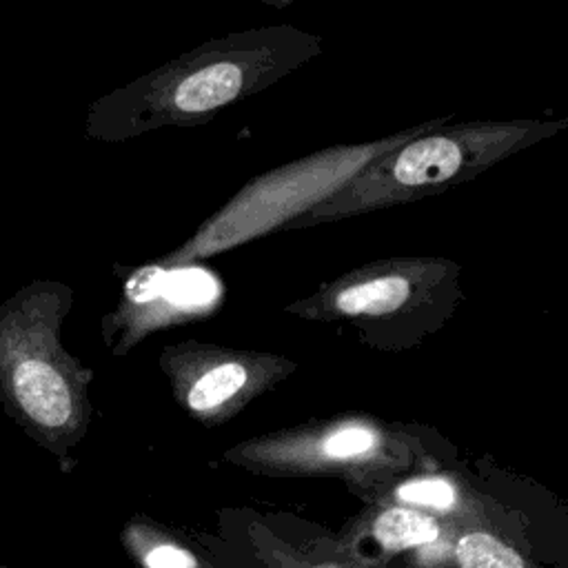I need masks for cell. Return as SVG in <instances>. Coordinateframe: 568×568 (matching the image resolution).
<instances>
[{
    "mask_svg": "<svg viewBox=\"0 0 568 568\" xmlns=\"http://www.w3.org/2000/svg\"><path fill=\"white\" fill-rule=\"evenodd\" d=\"M75 293L58 280H31L0 304V406L62 470L93 417V371L62 344Z\"/></svg>",
    "mask_w": 568,
    "mask_h": 568,
    "instance_id": "2",
    "label": "cell"
},
{
    "mask_svg": "<svg viewBox=\"0 0 568 568\" xmlns=\"http://www.w3.org/2000/svg\"><path fill=\"white\" fill-rule=\"evenodd\" d=\"M437 535H439V526L435 524V519L406 508H390L382 513L375 521V537L386 548L430 544L437 539Z\"/></svg>",
    "mask_w": 568,
    "mask_h": 568,
    "instance_id": "7",
    "label": "cell"
},
{
    "mask_svg": "<svg viewBox=\"0 0 568 568\" xmlns=\"http://www.w3.org/2000/svg\"><path fill=\"white\" fill-rule=\"evenodd\" d=\"M124 552L146 568H193L200 559L175 535L144 513H135L120 530Z\"/></svg>",
    "mask_w": 568,
    "mask_h": 568,
    "instance_id": "4",
    "label": "cell"
},
{
    "mask_svg": "<svg viewBox=\"0 0 568 568\" xmlns=\"http://www.w3.org/2000/svg\"><path fill=\"white\" fill-rule=\"evenodd\" d=\"M220 297V282L206 268L146 262L122 282L120 300L100 320V335L113 357L126 355L153 331L211 308Z\"/></svg>",
    "mask_w": 568,
    "mask_h": 568,
    "instance_id": "3",
    "label": "cell"
},
{
    "mask_svg": "<svg viewBox=\"0 0 568 568\" xmlns=\"http://www.w3.org/2000/svg\"><path fill=\"white\" fill-rule=\"evenodd\" d=\"M262 4H266V7H273V9H284V7H288L293 0H260Z\"/></svg>",
    "mask_w": 568,
    "mask_h": 568,
    "instance_id": "11",
    "label": "cell"
},
{
    "mask_svg": "<svg viewBox=\"0 0 568 568\" xmlns=\"http://www.w3.org/2000/svg\"><path fill=\"white\" fill-rule=\"evenodd\" d=\"M408 297V282L395 275L371 280L364 284H355L337 295V308L351 315L357 313H388L397 308Z\"/></svg>",
    "mask_w": 568,
    "mask_h": 568,
    "instance_id": "6",
    "label": "cell"
},
{
    "mask_svg": "<svg viewBox=\"0 0 568 568\" xmlns=\"http://www.w3.org/2000/svg\"><path fill=\"white\" fill-rule=\"evenodd\" d=\"M462 164V149L455 140L435 135L408 144L395 162V180L406 186H422L448 180Z\"/></svg>",
    "mask_w": 568,
    "mask_h": 568,
    "instance_id": "5",
    "label": "cell"
},
{
    "mask_svg": "<svg viewBox=\"0 0 568 568\" xmlns=\"http://www.w3.org/2000/svg\"><path fill=\"white\" fill-rule=\"evenodd\" d=\"M375 444V433L362 426H353V428H342L337 433H333L326 442H324V450L331 457H353L359 453H366L368 448H373Z\"/></svg>",
    "mask_w": 568,
    "mask_h": 568,
    "instance_id": "10",
    "label": "cell"
},
{
    "mask_svg": "<svg viewBox=\"0 0 568 568\" xmlns=\"http://www.w3.org/2000/svg\"><path fill=\"white\" fill-rule=\"evenodd\" d=\"M457 559L468 568H519L524 559L486 532H470L457 544Z\"/></svg>",
    "mask_w": 568,
    "mask_h": 568,
    "instance_id": "8",
    "label": "cell"
},
{
    "mask_svg": "<svg viewBox=\"0 0 568 568\" xmlns=\"http://www.w3.org/2000/svg\"><path fill=\"white\" fill-rule=\"evenodd\" d=\"M317 51L320 38L293 24L206 40L95 98L84 118V135L124 142L164 126L195 124Z\"/></svg>",
    "mask_w": 568,
    "mask_h": 568,
    "instance_id": "1",
    "label": "cell"
},
{
    "mask_svg": "<svg viewBox=\"0 0 568 568\" xmlns=\"http://www.w3.org/2000/svg\"><path fill=\"white\" fill-rule=\"evenodd\" d=\"M399 499L446 510L455 504V488L444 479H417L399 486Z\"/></svg>",
    "mask_w": 568,
    "mask_h": 568,
    "instance_id": "9",
    "label": "cell"
}]
</instances>
